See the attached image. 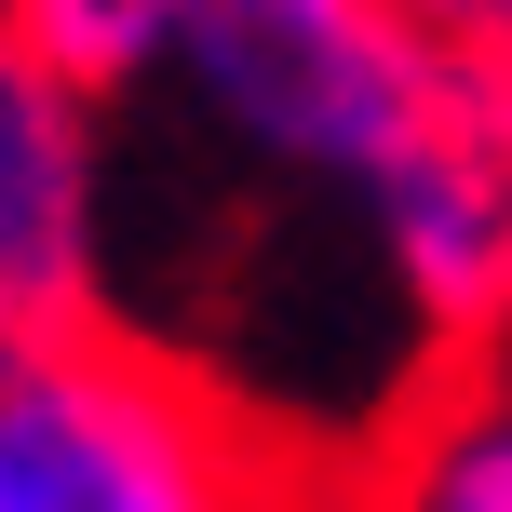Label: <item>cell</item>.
<instances>
[{
  "instance_id": "1",
  "label": "cell",
  "mask_w": 512,
  "mask_h": 512,
  "mask_svg": "<svg viewBox=\"0 0 512 512\" xmlns=\"http://www.w3.org/2000/svg\"><path fill=\"white\" fill-rule=\"evenodd\" d=\"M176 351L122 324L0 337V512H310Z\"/></svg>"
},
{
  "instance_id": "2",
  "label": "cell",
  "mask_w": 512,
  "mask_h": 512,
  "mask_svg": "<svg viewBox=\"0 0 512 512\" xmlns=\"http://www.w3.org/2000/svg\"><path fill=\"white\" fill-rule=\"evenodd\" d=\"M351 230L445 378L512 364V54L432 41L418 108L351 189Z\"/></svg>"
},
{
  "instance_id": "3",
  "label": "cell",
  "mask_w": 512,
  "mask_h": 512,
  "mask_svg": "<svg viewBox=\"0 0 512 512\" xmlns=\"http://www.w3.org/2000/svg\"><path fill=\"white\" fill-rule=\"evenodd\" d=\"M108 270V135L0 14V337L95 324Z\"/></svg>"
},
{
  "instance_id": "4",
  "label": "cell",
  "mask_w": 512,
  "mask_h": 512,
  "mask_svg": "<svg viewBox=\"0 0 512 512\" xmlns=\"http://www.w3.org/2000/svg\"><path fill=\"white\" fill-rule=\"evenodd\" d=\"M351 512H512V364L445 378L432 405L351 472Z\"/></svg>"
},
{
  "instance_id": "5",
  "label": "cell",
  "mask_w": 512,
  "mask_h": 512,
  "mask_svg": "<svg viewBox=\"0 0 512 512\" xmlns=\"http://www.w3.org/2000/svg\"><path fill=\"white\" fill-rule=\"evenodd\" d=\"M432 41H486V54H512V0H405Z\"/></svg>"
}]
</instances>
